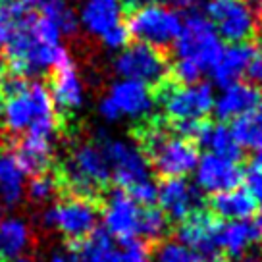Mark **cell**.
<instances>
[{
	"label": "cell",
	"mask_w": 262,
	"mask_h": 262,
	"mask_svg": "<svg viewBox=\"0 0 262 262\" xmlns=\"http://www.w3.org/2000/svg\"><path fill=\"white\" fill-rule=\"evenodd\" d=\"M158 203L168 220L181 224L196 212L201 205V195L199 189L183 178H170L164 181L162 187H158Z\"/></svg>",
	"instance_id": "17"
},
{
	"label": "cell",
	"mask_w": 262,
	"mask_h": 262,
	"mask_svg": "<svg viewBox=\"0 0 262 262\" xmlns=\"http://www.w3.org/2000/svg\"><path fill=\"white\" fill-rule=\"evenodd\" d=\"M260 239H262V231L258 229L256 222L233 220L220 226L218 245H220V251H226L231 258H241Z\"/></svg>",
	"instance_id": "21"
},
{
	"label": "cell",
	"mask_w": 262,
	"mask_h": 262,
	"mask_svg": "<svg viewBox=\"0 0 262 262\" xmlns=\"http://www.w3.org/2000/svg\"><path fill=\"white\" fill-rule=\"evenodd\" d=\"M52 145L54 141L41 139V137H31L24 135L17 143V150L14 152L19 166L24 168L25 176H39L49 170L50 160H52Z\"/></svg>",
	"instance_id": "24"
},
{
	"label": "cell",
	"mask_w": 262,
	"mask_h": 262,
	"mask_svg": "<svg viewBox=\"0 0 262 262\" xmlns=\"http://www.w3.org/2000/svg\"><path fill=\"white\" fill-rule=\"evenodd\" d=\"M49 262H70V258H68V254L56 253V254H52V256H50Z\"/></svg>",
	"instance_id": "42"
},
{
	"label": "cell",
	"mask_w": 262,
	"mask_h": 262,
	"mask_svg": "<svg viewBox=\"0 0 262 262\" xmlns=\"http://www.w3.org/2000/svg\"><path fill=\"white\" fill-rule=\"evenodd\" d=\"M2 106H4V104H2V95H0V116H2Z\"/></svg>",
	"instance_id": "47"
},
{
	"label": "cell",
	"mask_w": 262,
	"mask_h": 262,
	"mask_svg": "<svg viewBox=\"0 0 262 262\" xmlns=\"http://www.w3.org/2000/svg\"><path fill=\"white\" fill-rule=\"evenodd\" d=\"M195 253L180 239H168L156 247V262H195Z\"/></svg>",
	"instance_id": "32"
},
{
	"label": "cell",
	"mask_w": 262,
	"mask_h": 262,
	"mask_svg": "<svg viewBox=\"0 0 262 262\" xmlns=\"http://www.w3.org/2000/svg\"><path fill=\"white\" fill-rule=\"evenodd\" d=\"M168 218L160 208L147 206L145 210H141L139 218V235L145 239H162L168 231Z\"/></svg>",
	"instance_id": "31"
},
{
	"label": "cell",
	"mask_w": 262,
	"mask_h": 262,
	"mask_svg": "<svg viewBox=\"0 0 262 262\" xmlns=\"http://www.w3.org/2000/svg\"><path fill=\"white\" fill-rule=\"evenodd\" d=\"M143 145L150 156L155 170L164 178H185L195 172L199 152L191 141L180 135H170L162 127H150L143 131Z\"/></svg>",
	"instance_id": "3"
},
{
	"label": "cell",
	"mask_w": 262,
	"mask_h": 262,
	"mask_svg": "<svg viewBox=\"0 0 262 262\" xmlns=\"http://www.w3.org/2000/svg\"><path fill=\"white\" fill-rule=\"evenodd\" d=\"M256 2H258V4H260V6H262V0H256Z\"/></svg>",
	"instance_id": "48"
},
{
	"label": "cell",
	"mask_w": 262,
	"mask_h": 262,
	"mask_svg": "<svg viewBox=\"0 0 262 262\" xmlns=\"http://www.w3.org/2000/svg\"><path fill=\"white\" fill-rule=\"evenodd\" d=\"M183 19L173 8L164 4H145L135 8L127 19V31L139 42L155 49L173 45L181 31Z\"/></svg>",
	"instance_id": "5"
},
{
	"label": "cell",
	"mask_w": 262,
	"mask_h": 262,
	"mask_svg": "<svg viewBox=\"0 0 262 262\" xmlns=\"http://www.w3.org/2000/svg\"><path fill=\"white\" fill-rule=\"evenodd\" d=\"M68 258L70 262H123L122 249L104 229H95L87 237L75 241Z\"/></svg>",
	"instance_id": "20"
},
{
	"label": "cell",
	"mask_w": 262,
	"mask_h": 262,
	"mask_svg": "<svg viewBox=\"0 0 262 262\" xmlns=\"http://www.w3.org/2000/svg\"><path fill=\"white\" fill-rule=\"evenodd\" d=\"M79 24L91 35H104L114 25L122 24L120 0H85L79 14Z\"/></svg>",
	"instance_id": "22"
},
{
	"label": "cell",
	"mask_w": 262,
	"mask_h": 262,
	"mask_svg": "<svg viewBox=\"0 0 262 262\" xmlns=\"http://www.w3.org/2000/svg\"><path fill=\"white\" fill-rule=\"evenodd\" d=\"M14 262H31L29 258H17V260H14Z\"/></svg>",
	"instance_id": "46"
},
{
	"label": "cell",
	"mask_w": 262,
	"mask_h": 262,
	"mask_svg": "<svg viewBox=\"0 0 262 262\" xmlns=\"http://www.w3.org/2000/svg\"><path fill=\"white\" fill-rule=\"evenodd\" d=\"M258 50L251 42H235L228 49L222 50L220 58L212 66V77L220 87H228L231 83H237L247 74V68L251 66Z\"/></svg>",
	"instance_id": "19"
},
{
	"label": "cell",
	"mask_w": 262,
	"mask_h": 262,
	"mask_svg": "<svg viewBox=\"0 0 262 262\" xmlns=\"http://www.w3.org/2000/svg\"><path fill=\"white\" fill-rule=\"evenodd\" d=\"M253 170H256V172H262V148L254 152V156H253Z\"/></svg>",
	"instance_id": "41"
},
{
	"label": "cell",
	"mask_w": 262,
	"mask_h": 262,
	"mask_svg": "<svg viewBox=\"0 0 262 262\" xmlns=\"http://www.w3.org/2000/svg\"><path fill=\"white\" fill-rule=\"evenodd\" d=\"M122 256H123V262H152L150 256H148L147 245L143 241H139V239H133V241L123 243Z\"/></svg>",
	"instance_id": "36"
},
{
	"label": "cell",
	"mask_w": 262,
	"mask_h": 262,
	"mask_svg": "<svg viewBox=\"0 0 262 262\" xmlns=\"http://www.w3.org/2000/svg\"><path fill=\"white\" fill-rule=\"evenodd\" d=\"M114 72L122 79L158 85L168 75V64L162 52L145 42H135L118 52L114 60Z\"/></svg>",
	"instance_id": "11"
},
{
	"label": "cell",
	"mask_w": 262,
	"mask_h": 262,
	"mask_svg": "<svg viewBox=\"0 0 262 262\" xmlns=\"http://www.w3.org/2000/svg\"><path fill=\"white\" fill-rule=\"evenodd\" d=\"M25 172L14 152H0V203L17 206L25 195Z\"/></svg>",
	"instance_id": "26"
},
{
	"label": "cell",
	"mask_w": 262,
	"mask_h": 262,
	"mask_svg": "<svg viewBox=\"0 0 262 262\" xmlns=\"http://www.w3.org/2000/svg\"><path fill=\"white\" fill-rule=\"evenodd\" d=\"M100 39H102V45L110 50H116V52H120L127 47V42H129V31H127V27L123 24H118L114 25L112 29H108L104 35H100Z\"/></svg>",
	"instance_id": "35"
},
{
	"label": "cell",
	"mask_w": 262,
	"mask_h": 262,
	"mask_svg": "<svg viewBox=\"0 0 262 262\" xmlns=\"http://www.w3.org/2000/svg\"><path fill=\"white\" fill-rule=\"evenodd\" d=\"M164 114L176 122L185 120H203L212 112L214 91L208 83L181 85V87H164L160 93Z\"/></svg>",
	"instance_id": "12"
},
{
	"label": "cell",
	"mask_w": 262,
	"mask_h": 262,
	"mask_svg": "<svg viewBox=\"0 0 262 262\" xmlns=\"http://www.w3.org/2000/svg\"><path fill=\"white\" fill-rule=\"evenodd\" d=\"M256 226H258V229L262 231V212L258 214V220H256Z\"/></svg>",
	"instance_id": "44"
},
{
	"label": "cell",
	"mask_w": 262,
	"mask_h": 262,
	"mask_svg": "<svg viewBox=\"0 0 262 262\" xmlns=\"http://www.w3.org/2000/svg\"><path fill=\"white\" fill-rule=\"evenodd\" d=\"M60 178L54 176V173H39V176H33L29 185H27V195H29V201L37 203V205H45L52 201V196L58 193L60 189Z\"/></svg>",
	"instance_id": "30"
},
{
	"label": "cell",
	"mask_w": 262,
	"mask_h": 262,
	"mask_svg": "<svg viewBox=\"0 0 262 262\" xmlns=\"http://www.w3.org/2000/svg\"><path fill=\"white\" fill-rule=\"evenodd\" d=\"M58 116L49 87L41 81H31L19 95H14L2 106L4 127L10 135H21L37 120Z\"/></svg>",
	"instance_id": "7"
},
{
	"label": "cell",
	"mask_w": 262,
	"mask_h": 262,
	"mask_svg": "<svg viewBox=\"0 0 262 262\" xmlns=\"http://www.w3.org/2000/svg\"><path fill=\"white\" fill-rule=\"evenodd\" d=\"M172 72L176 81H180L181 85H195V83H199L201 75L205 74L201 68H196L195 64H191L187 60H176Z\"/></svg>",
	"instance_id": "34"
},
{
	"label": "cell",
	"mask_w": 262,
	"mask_h": 262,
	"mask_svg": "<svg viewBox=\"0 0 262 262\" xmlns=\"http://www.w3.org/2000/svg\"><path fill=\"white\" fill-rule=\"evenodd\" d=\"M262 102V93L256 85L251 83H231L222 87V93L214 97V114L222 122L237 120L241 116L253 112Z\"/></svg>",
	"instance_id": "18"
},
{
	"label": "cell",
	"mask_w": 262,
	"mask_h": 262,
	"mask_svg": "<svg viewBox=\"0 0 262 262\" xmlns=\"http://www.w3.org/2000/svg\"><path fill=\"white\" fill-rule=\"evenodd\" d=\"M50 97L60 112H75L85 102V87L72 56L66 52L52 68Z\"/></svg>",
	"instance_id": "15"
},
{
	"label": "cell",
	"mask_w": 262,
	"mask_h": 262,
	"mask_svg": "<svg viewBox=\"0 0 262 262\" xmlns=\"http://www.w3.org/2000/svg\"><path fill=\"white\" fill-rule=\"evenodd\" d=\"M10 2H12V0H0V8L6 6V4H10Z\"/></svg>",
	"instance_id": "45"
},
{
	"label": "cell",
	"mask_w": 262,
	"mask_h": 262,
	"mask_svg": "<svg viewBox=\"0 0 262 262\" xmlns=\"http://www.w3.org/2000/svg\"><path fill=\"white\" fill-rule=\"evenodd\" d=\"M37 14L49 17L52 24L56 25L62 37L64 35H75L79 27V19L75 16V12L66 0H27Z\"/></svg>",
	"instance_id": "28"
},
{
	"label": "cell",
	"mask_w": 262,
	"mask_h": 262,
	"mask_svg": "<svg viewBox=\"0 0 262 262\" xmlns=\"http://www.w3.org/2000/svg\"><path fill=\"white\" fill-rule=\"evenodd\" d=\"M33 241L31 226L21 218H6L0 222V260L21 258Z\"/></svg>",
	"instance_id": "23"
},
{
	"label": "cell",
	"mask_w": 262,
	"mask_h": 262,
	"mask_svg": "<svg viewBox=\"0 0 262 262\" xmlns=\"http://www.w3.org/2000/svg\"><path fill=\"white\" fill-rule=\"evenodd\" d=\"M110 181V166L98 143H79L70 152L64 164V172L60 176V183L75 196L93 199L100 187Z\"/></svg>",
	"instance_id": "2"
},
{
	"label": "cell",
	"mask_w": 262,
	"mask_h": 262,
	"mask_svg": "<svg viewBox=\"0 0 262 262\" xmlns=\"http://www.w3.org/2000/svg\"><path fill=\"white\" fill-rule=\"evenodd\" d=\"M98 147L102 148L110 166V180L120 187L129 189L137 181L150 178V162L137 143L102 135L98 137Z\"/></svg>",
	"instance_id": "9"
},
{
	"label": "cell",
	"mask_w": 262,
	"mask_h": 262,
	"mask_svg": "<svg viewBox=\"0 0 262 262\" xmlns=\"http://www.w3.org/2000/svg\"><path fill=\"white\" fill-rule=\"evenodd\" d=\"M212 212L218 218L228 222L233 220H251L256 212V203L247 189H229L218 195H212L210 201Z\"/></svg>",
	"instance_id": "25"
},
{
	"label": "cell",
	"mask_w": 262,
	"mask_h": 262,
	"mask_svg": "<svg viewBox=\"0 0 262 262\" xmlns=\"http://www.w3.org/2000/svg\"><path fill=\"white\" fill-rule=\"evenodd\" d=\"M222 50L224 47H222L220 35L208 21V17L201 14H191L183 19L180 35L173 41V52L178 60H187L206 72V70H212Z\"/></svg>",
	"instance_id": "4"
},
{
	"label": "cell",
	"mask_w": 262,
	"mask_h": 262,
	"mask_svg": "<svg viewBox=\"0 0 262 262\" xmlns=\"http://www.w3.org/2000/svg\"><path fill=\"white\" fill-rule=\"evenodd\" d=\"M164 0H125V4L131 6V8H141V6H145V4H162Z\"/></svg>",
	"instance_id": "40"
},
{
	"label": "cell",
	"mask_w": 262,
	"mask_h": 262,
	"mask_svg": "<svg viewBox=\"0 0 262 262\" xmlns=\"http://www.w3.org/2000/svg\"><path fill=\"white\" fill-rule=\"evenodd\" d=\"M141 208L129 193H125L122 189L112 191L106 199L102 220H104V231L112 239H118L122 243L133 241L139 237V218Z\"/></svg>",
	"instance_id": "14"
},
{
	"label": "cell",
	"mask_w": 262,
	"mask_h": 262,
	"mask_svg": "<svg viewBox=\"0 0 262 262\" xmlns=\"http://www.w3.org/2000/svg\"><path fill=\"white\" fill-rule=\"evenodd\" d=\"M129 196L139 206H152L158 201V185L150 178L141 180L129 187Z\"/></svg>",
	"instance_id": "33"
},
{
	"label": "cell",
	"mask_w": 262,
	"mask_h": 262,
	"mask_svg": "<svg viewBox=\"0 0 262 262\" xmlns=\"http://www.w3.org/2000/svg\"><path fill=\"white\" fill-rule=\"evenodd\" d=\"M206 17L220 35L231 42H249L256 31L258 17L249 0H208Z\"/></svg>",
	"instance_id": "10"
},
{
	"label": "cell",
	"mask_w": 262,
	"mask_h": 262,
	"mask_svg": "<svg viewBox=\"0 0 262 262\" xmlns=\"http://www.w3.org/2000/svg\"><path fill=\"white\" fill-rule=\"evenodd\" d=\"M247 191L251 193L254 203H260L262 205V172L251 170V172L247 173Z\"/></svg>",
	"instance_id": "37"
},
{
	"label": "cell",
	"mask_w": 262,
	"mask_h": 262,
	"mask_svg": "<svg viewBox=\"0 0 262 262\" xmlns=\"http://www.w3.org/2000/svg\"><path fill=\"white\" fill-rule=\"evenodd\" d=\"M222 222H218L212 214L195 212L187 220L181 222L178 239L183 245H187L195 256H203L212 260L220 253L218 245V233H220Z\"/></svg>",
	"instance_id": "16"
},
{
	"label": "cell",
	"mask_w": 262,
	"mask_h": 262,
	"mask_svg": "<svg viewBox=\"0 0 262 262\" xmlns=\"http://www.w3.org/2000/svg\"><path fill=\"white\" fill-rule=\"evenodd\" d=\"M66 52L60 29L35 10L21 17L12 37L4 42V56L10 72L24 77L52 70Z\"/></svg>",
	"instance_id": "1"
},
{
	"label": "cell",
	"mask_w": 262,
	"mask_h": 262,
	"mask_svg": "<svg viewBox=\"0 0 262 262\" xmlns=\"http://www.w3.org/2000/svg\"><path fill=\"white\" fill-rule=\"evenodd\" d=\"M155 110V95L148 85L133 79H118L110 85L106 97L98 102V114L108 123L122 118L143 120Z\"/></svg>",
	"instance_id": "6"
},
{
	"label": "cell",
	"mask_w": 262,
	"mask_h": 262,
	"mask_svg": "<svg viewBox=\"0 0 262 262\" xmlns=\"http://www.w3.org/2000/svg\"><path fill=\"white\" fill-rule=\"evenodd\" d=\"M237 262H260V260H258V256H254V254H243L241 258H237Z\"/></svg>",
	"instance_id": "43"
},
{
	"label": "cell",
	"mask_w": 262,
	"mask_h": 262,
	"mask_svg": "<svg viewBox=\"0 0 262 262\" xmlns=\"http://www.w3.org/2000/svg\"><path fill=\"white\" fill-rule=\"evenodd\" d=\"M178 6H181V8L185 10H193L196 8V6H203V4H206L208 0H173Z\"/></svg>",
	"instance_id": "39"
},
{
	"label": "cell",
	"mask_w": 262,
	"mask_h": 262,
	"mask_svg": "<svg viewBox=\"0 0 262 262\" xmlns=\"http://www.w3.org/2000/svg\"><path fill=\"white\" fill-rule=\"evenodd\" d=\"M247 77L251 79V85H262V56L260 54H256V58H254L253 62H251V66L247 68Z\"/></svg>",
	"instance_id": "38"
},
{
	"label": "cell",
	"mask_w": 262,
	"mask_h": 262,
	"mask_svg": "<svg viewBox=\"0 0 262 262\" xmlns=\"http://www.w3.org/2000/svg\"><path fill=\"white\" fill-rule=\"evenodd\" d=\"M196 141L203 147L212 152V155H220L226 158H231L237 162L241 158V147L237 145V141L233 139V133L226 123H203L201 133Z\"/></svg>",
	"instance_id": "27"
},
{
	"label": "cell",
	"mask_w": 262,
	"mask_h": 262,
	"mask_svg": "<svg viewBox=\"0 0 262 262\" xmlns=\"http://www.w3.org/2000/svg\"><path fill=\"white\" fill-rule=\"evenodd\" d=\"M243 180H245V173L235 160L212 155V152L199 156V162L195 166L196 189H203L210 195H218L229 189H237Z\"/></svg>",
	"instance_id": "13"
},
{
	"label": "cell",
	"mask_w": 262,
	"mask_h": 262,
	"mask_svg": "<svg viewBox=\"0 0 262 262\" xmlns=\"http://www.w3.org/2000/svg\"><path fill=\"white\" fill-rule=\"evenodd\" d=\"M41 222L45 228H54L68 239L79 241L97 229L98 208L93 199L72 195L45 208Z\"/></svg>",
	"instance_id": "8"
},
{
	"label": "cell",
	"mask_w": 262,
	"mask_h": 262,
	"mask_svg": "<svg viewBox=\"0 0 262 262\" xmlns=\"http://www.w3.org/2000/svg\"><path fill=\"white\" fill-rule=\"evenodd\" d=\"M233 133V139L237 141L241 148L260 150L262 148V102L253 112L233 120V125L229 127Z\"/></svg>",
	"instance_id": "29"
}]
</instances>
